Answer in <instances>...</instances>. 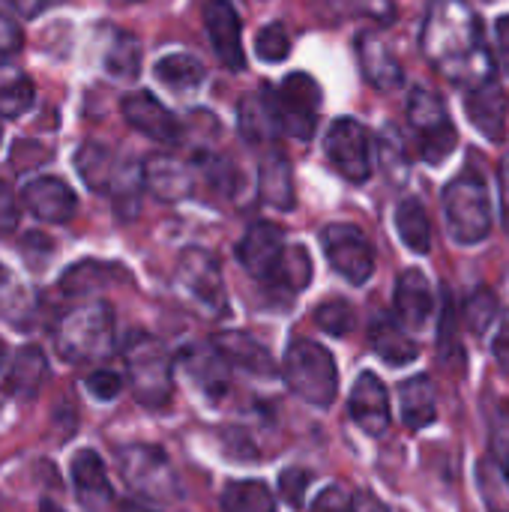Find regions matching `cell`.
Here are the masks:
<instances>
[{"mask_svg":"<svg viewBox=\"0 0 509 512\" xmlns=\"http://www.w3.org/2000/svg\"><path fill=\"white\" fill-rule=\"evenodd\" d=\"M420 48L453 84L477 87L492 81V54L480 15L465 0H435L426 12Z\"/></svg>","mask_w":509,"mask_h":512,"instance_id":"1","label":"cell"},{"mask_svg":"<svg viewBox=\"0 0 509 512\" xmlns=\"http://www.w3.org/2000/svg\"><path fill=\"white\" fill-rule=\"evenodd\" d=\"M57 354L66 363H99L114 351V312L105 300L69 309L54 327Z\"/></svg>","mask_w":509,"mask_h":512,"instance_id":"2","label":"cell"},{"mask_svg":"<svg viewBox=\"0 0 509 512\" xmlns=\"http://www.w3.org/2000/svg\"><path fill=\"white\" fill-rule=\"evenodd\" d=\"M123 363L138 405L165 411L174 396V363L165 345L147 333H132L123 345Z\"/></svg>","mask_w":509,"mask_h":512,"instance_id":"3","label":"cell"},{"mask_svg":"<svg viewBox=\"0 0 509 512\" xmlns=\"http://www.w3.org/2000/svg\"><path fill=\"white\" fill-rule=\"evenodd\" d=\"M282 378L294 396L315 408H330L339 396V369L333 354L324 345L303 336L288 345Z\"/></svg>","mask_w":509,"mask_h":512,"instance_id":"4","label":"cell"},{"mask_svg":"<svg viewBox=\"0 0 509 512\" xmlns=\"http://www.w3.org/2000/svg\"><path fill=\"white\" fill-rule=\"evenodd\" d=\"M444 219L450 237L462 246H477L492 231V201L486 180L477 171H462L444 186Z\"/></svg>","mask_w":509,"mask_h":512,"instance_id":"5","label":"cell"},{"mask_svg":"<svg viewBox=\"0 0 509 512\" xmlns=\"http://www.w3.org/2000/svg\"><path fill=\"white\" fill-rule=\"evenodd\" d=\"M117 468L123 483L153 501V504H174L180 501L183 489H180V477L171 465V459L165 456V450L153 447V444H126L117 450Z\"/></svg>","mask_w":509,"mask_h":512,"instance_id":"6","label":"cell"},{"mask_svg":"<svg viewBox=\"0 0 509 512\" xmlns=\"http://www.w3.org/2000/svg\"><path fill=\"white\" fill-rule=\"evenodd\" d=\"M75 171L78 177L99 195H111L117 204H132L138 207V189L144 186L141 165L135 168L132 162H123L114 150L105 144L87 141L75 153Z\"/></svg>","mask_w":509,"mask_h":512,"instance_id":"7","label":"cell"},{"mask_svg":"<svg viewBox=\"0 0 509 512\" xmlns=\"http://www.w3.org/2000/svg\"><path fill=\"white\" fill-rule=\"evenodd\" d=\"M408 120H411V129L417 132V150L423 162L441 165L456 153L459 132L438 93L426 87H414L408 99Z\"/></svg>","mask_w":509,"mask_h":512,"instance_id":"8","label":"cell"},{"mask_svg":"<svg viewBox=\"0 0 509 512\" xmlns=\"http://www.w3.org/2000/svg\"><path fill=\"white\" fill-rule=\"evenodd\" d=\"M177 288L204 318L228 315V291H225L222 267L213 252L201 246L183 249L177 261Z\"/></svg>","mask_w":509,"mask_h":512,"instance_id":"9","label":"cell"},{"mask_svg":"<svg viewBox=\"0 0 509 512\" xmlns=\"http://www.w3.org/2000/svg\"><path fill=\"white\" fill-rule=\"evenodd\" d=\"M324 150L330 165L348 183H366L375 171V141L363 123L354 117H339L324 138Z\"/></svg>","mask_w":509,"mask_h":512,"instance_id":"10","label":"cell"},{"mask_svg":"<svg viewBox=\"0 0 509 512\" xmlns=\"http://www.w3.org/2000/svg\"><path fill=\"white\" fill-rule=\"evenodd\" d=\"M327 264L351 285H366L375 273V249L369 237L351 222H333L321 231Z\"/></svg>","mask_w":509,"mask_h":512,"instance_id":"11","label":"cell"},{"mask_svg":"<svg viewBox=\"0 0 509 512\" xmlns=\"http://www.w3.org/2000/svg\"><path fill=\"white\" fill-rule=\"evenodd\" d=\"M273 99H276L282 132L297 141H309L318 126L321 84L309 72H291L279 84V93H273Z\"/></svg>","mask_w":509,"mask_h":512,"instance_id":"12","label":"cell"},{"mask_svg":"<svg viewBox=\"0 0 509 512\" xmlns=\"http://www.w3.org/2000/svg\"><path fill=\"white\" fill-rule=\"evenodd\" d=\"M120 111H123V120H126L135 132L147 135L150 141H159V144H168V147H174V144L183 141V123L177 120V114L168 111V108H165L153 93H147V90H135V93H129V96H123Z\"/></svg>","mask_w":509,"mask_h":512,"instance_id":"13","label":"cell"},{"mask_svg":"<svg viewBox=\"0 0 509 512\" xmlns=\"http://www.w3.org/2000/svg\"><path fill=\"white\" fill-rule=\"evenodd\" d=\"M285 231L273 222H255L249 225V231L243 234L240 246H237V261L243 264V270L258 279V282H267L276 276L279 270V261L285 255Z\"/></svg>","mask_w":509,"mask_h":512,"instance_id":"14","label":"cell"},{"mask_svg":"<svg viewBox=\"0 0 509 512\" xmlns=\"http://www.w3.org/2000/svg\"><path fill=\"white\" fill-rule=\"evenodd\" d=\"M180 369L195 384L198 393H204L210 402H219L231 387V363L219 354V348L210 345H186L180 351Z\"/></svg>","mask_w":509,"mask_h":512,"instance_id":"15","label":"cell"},{"mask_svg":"<svg viewBox=\"0 0 509 512\" xmlns=\"http://www.w3.org/2000/svg\"><path fill=\"white\" fill-rule=\"evenodd\" d=\"M141 174H144V189L165 201V204H177L183 198L192 195L195 189V171L189 162L171 156V153H153L144 159L141 165Z\"/></svg>","mask_w":509,"mask_h":512,"instance_id":"16","label":"cell"},{"mask_svg":"<svg viewBox=\"0 0 509 512\" xmlns=\"http://www.w3.org/2000/svg\"><path fill=\"white\" fill-rule=\"evenodd\" d=\"M204 24L213 42V51L219 63L231 72H240L246 66V51H243V33H240V15L234 3L228 0H210L204 6Z\"/></svg>","mask_w":509,"mask_h":512,"instance_id":"17","label":"cell"},{"mask_svg":"<svg viewBox=\"0 0 509 512\" xmlns=\"http://www.w3.org/2000/svg\"><path fill=\"white\" fill-rule=\"evenodd\" d=\"M348 411L357 429H363L372 438H381L390 429V393L375 372H363L354 381Z\"/></svg>","mask_w":509,"mask_h":512,"instance_id":"18","label":"cell"},{"mask_svg":"<svg viewBox=\"0 0 509 512\" xmlns=\"http://www.w3.org/2000/svg\"><path fill=\"white\" fill-rule=\"evenodd\" d=\"M509 99L504 87L492 78L477 87H468L465 93V114L474 123L477 132H483L492 144H501L507 135Z\"/></svg>","mask_w":509,"mask_h":512,"instance_id":"19","label":"cell"},{"mask_svg":"<svg viewBox=\"0 0 509 512\" xmlns=\"http://www.w3.org/2000/svg\"><path fill=\"white\" fill-rule=\"evenodd\" d=\"M393 306H396V321L405 330H426L429 327L432 312H435V288L423 270L411 267L399 276Z\"/></svg>","mask_w":509,"mask_h":512,"instance_id":"20","label":"cell"},{"mask_svg":"<svg viewBox=\"0 0 509 512\" xmlns=\"http://www.w3.org/2000/svg\"><path fill=\"white\" fill-rule=\"evenodd\" d=\"M21 201L36 219L51 222V225L69 222L75 216V210H78L75 192L60 177H36V180H30L24 186V192H21Z\"/></svg>","mask_w":509,"mask_h":512,"instance_id":"21","label":"cell"},{"mask_svg":"<svg viewBox=\"0 0 509 512\" xmlns=\"http://www.w3.org/2000/svg\"><path fill=\"white\" fill-rule=\"evenodd\" d=\"M72 486H75V495L81 501V507L87 512H105L114 501V492H111V483H108V474H105V462L99 459V453L93 450H81L72 456Z\"/></svg>","mask_w":509,"mask_h":512,"instance_id":"22","label":"cell"},{"mask_svg":"<svg viewBox=\"0 0 509 512\" xmlns=\"http://www.w3.org/2000/svg\"><path fill=\"white\" fill-rule=\"evenodd\" d=\"M357 54H360L363 75L372 87L387 93V90H396L405 84V69H402L396 51L378 33H363L357 39Z\"/></svg>","mask_w":509,"mask_h":512,"instance_id":"23","label":"cell"},{"mask_svg":"<svg viewBox=\"0 0 509 512\" xmlns=\"http://www.w3.org/2000/svg\"><path fill=\"white\" fill-rule=\"evenodd\" d=\"M48 381V357L39 345H24L3 372L0 390L12 399H33Z\"/></svg>","mask_w":509,"mask_h":512,"instance_id":"24","label":"cell"},{"mask_svg":"<svg viewBox=\"0 0 509 512\" xmlns=\"http://www.w3.org/2000/svg\"><path fill=\"white\" fill-rule=\"evenodd\" d=\"M237 126H240V135L249 144L273 141L276 132H282L273 90H261V93H252V96L240 99V105H237Z\"/></svg>","mask_w":509,"mask_h":512,"instance_id":"25","label":"cell"},{"mask_svg":"<svg viewBox=\"0 0 509 512\" xmlns=\"http://www.w3.org/2000/svg\"><path fill=\"white\" fill-rule=\"evenodd\" d=\"M213 345L219 348V354L231 363V369H243L249 375H273L276 366H273V357L270 351L249 333L243 330H225L213 339Z\"/></svg>","mask_w":509,"mask_h":512,"instance_id":"26","label":"cell"},{"mask_svg":"<svg viewBox=\"0 0 509 512\" xmlns=\"http://www.w3.org/2000/svg\"><path fill=\"white\" fill-rule=\"evenodd\" d=\"M369 345L390 366H408V363H414L420 357V345L408 336V330L396 318H387V315L372 321Z\"/></svg>","mask_w":509,"mask_h":512,"instance_id":"27","label":"cell"},{"mask_svg":"<svg viewBox=\"0 0 509 512\" xmlns=\"http://www.w3.org/2000/svg\"><path fill=\"white\" fill-rule=\"evenodd\" d=\"M399 408L408 429L420 432L438 420V396L429 375H414L399 384Z\"/></svg>","mask_w":509,"mask_h":512,"instance_id":"28","label":"cell"},{"mask_svg":"<svg viewBox=\"0 0 509 512\" xmlns=\"http://www.w3.org/2000/svg\"><path fill=\"white\" fill-rule=\"evenodd\" d=\"M258 192L264 198V204L276 207V210H294L297 195H294V174H291V162L282 153H270L261 162L258 171Z\"/></svg>","mask_w":509,"mask_h":512,"instance_id":"29","label":"cell"},{"mask_svg":"<svg viewBox=\"0 0 509 512\" xmlns=\"http://www.w3.org/2000/svg\"><path fill=\"white\" fill-rule=\"evenodd\" d=\"M396 231L402 237V243L417 252V255H426L432 249V222H429V213L426 207L417 201V198H405L399 201L396 207Z\"/></svg>","mask_w":509,"mask_h":512,"instance_id":"30","label":"cell"},{"mask_svg":"<svg viewBox=\"0 0 509 512\" xmlns=\"http://www.w3.org/2000/svg\"><path fill=\"white\" fill-rule=\"evenodd\" d=\"M156 81H162L168 90L174 93H189L204 81V63L192 54H165L162 60H156L153 66Z\"/></svg>","mask_w":509,"mask_h":512,"instance_id":"31","label":"cell"},{"mask_svg":"<svg viewBox=\"0 0 509 512\" xmlns=\"http://www.w3.org/2000/svg\"><path fill=\"white\" fill-rule=\"evenodd\" d=\"M114 279H120V267H111L102 261H78L63 273L60 291L69 297H87V294H96L99 288L111 285Z\"/></svg>","mask_w":509,"mask_h":512,"instance_id":"32","label":"cell"},{"mask_svg":"<svg viewBox=\"0 0 509 512\" xmlns=\"http://www.w3.org/2000/svg\"><path fill=\"white\" fill-rule=\"evenodd\" d=\"M33 102H36L33 81L21 69L0 63V120L21 117L24 111L33 108Z\"/></svg>","mask_w":509,"mask_h":512,"instance_id":"33","label":"cell"},{"mask_svg":"<svg viewBox=\"0 0 509 512\" xmlns=\"http://www.w3.org/2000/svg\"><path fill=\"white\" fill-rule=\"evenodd\" d=\"M222 512H276V498L261 480L228 483L222 492Z\"/></svg>","mask_w":509,"mask_h":512,"instance_id":"34","label":"cell"},{"mask_svg":"<svg viewBox=\"0 0 509 512\" xmlns=\"http://www.w3.org/2000/svg\"><path fill=\"white\" fill-rule=\"evenodd\" d=\"M105 72L117 81H132L141 72V45L132 33H114L105 48Z\"/></svg>","mask_w":509,"mask_h":512,"instance_id":"35","label":"cell"},{"mask_svg":"<svg viewBox=\"0 0 509 512\" xmlns=\"http://www.w3.org/2000/svg\"><path fill=\"white\" fill-rule=\"evenodd\" d=\"M309 282H312V258H309V249L300 246V243H294V246L285 249V255L279 261V270L270 279V285L297 294V291L309 288Z\"/></svg>","mask_w":509,"mask_h":512,"instance_id":"36","label":"cell"},{"mask_svg":"<svg viewBox=\"0 0 509 512\" xmlns=\"http://www.w3.org/2000/svg\"><path fill=\"white\" fill-rule=\"evenodd\" d=\"M501 303L498 294L492 288H477L468 300H465V327L474 336H486L492 330V324L498 321Z\"/></svg>","mask_w":509,"mask_h":512,"instance_id":"37","label":"cell"},{"mask_svg":"<svg viewBox=\"0 0 509 512\" xmlns=\"http://www.w3.org/2000/svg\"><path fill=\"white\" fill-rule=\"evenodd\" d=\"M438 354H441V363H444V366H450V372H462V366H465V351H462L459 321H456V309H453V303H447V309H444V315H441Z\"/></svg>","mask_w":509,"mask_h":512,"instance_id":"38","label":"cell"},{"mask_svg":"<svg viewBox=\"0 0 509 512\" xmlns=\"http://www.w3.org/2000/svg\"><path fill=\"white\" fill-rule=\"evenodd\" d=\"M312 318L330 336H348L354 330V324H357V315H354L351 303H345V300H327V303H321Z\"/></svg>","mask_w":509,"mask_h":512,"instance_id":"39","label":"cell"},{"mask_svg":"<svg viewBox=\"0 0 509 512\" xmlns=\"http://www.w3.org/2000/svg\"><path fill=\"white\" fill-rule=\"evenodd\" d=\"M255 54H258L264 63H282V60H288V54H291V39H288V33H285V24L273 21V24L261 27L258 36H255Z\"/></svg>","mask_w":509,"mask_h":512,"instance_id":"40","label":"cell"},{"mask_svg":"<svg viewBox=\"0 0 509 512\" xmlns=\"http://www.w3.org/2000/svg\"><path fill=\"white\" fill-rule=\"evenodd\" d=\"M309 483H312V471L291 465V468H285L282 477H279V492H282V498H285L291 507H303V495H306Z\"/></svg>","mask_w":509,"mask_h":512,"instance_id":"41","label":"cell"},{"mask_svg":"<svg viewBox=\"0 0 509 512\" xmlns=\"http://www.w3.org/2000/svg\"><path fill=\"white\" fill-rule=\"evenodd\" d=\"M84 387L90 390V396H93V399H99V402H111V399H117V396H120V390H123V378H120L117 372H111V369H96V372H90V375L84 378Z\"/></svg>","mask_w":509,"mask_h":512,"instance_id":"42","label":"cell"},{"mask_svg":"<svg viewBox=\"0 0 509 512\" xmlns=\"http://www.w3.org/2000/svg\"><path fill=\"white\" fill-rule=\"evenodd\" d=\"M312 512H354V498H351L342 486H327V489L315 498Z\"/></svg>","mask_w":509,"mask_h":512,"instance_id":"43","label":"cell"},{"mask_svg":"<svg viewBox=\"0 0 509 512\" xmlns=\"http://www.w3.org/2000/svg\"><path fill=\"white\" fill-rule=\"evenodd\" d=\"M24 48V30L15 18L0 12V57H12Z\"/></svg>","mask_w":509,"mask_h":512,"instance_id":"44","label":"cell"},{"mask_svg":"<svg viewBox=\"0 0 509 512\" xmlns=\"http://www.w3.org/2000/svg\"><path fill=\"white\" fill-rule=\"evenodd\" d=\"M18 201H15V195H12V189L0 180V234H9V231H15V225H18Z\"/></svg>","mask_w":509,"mask_h":512,"instance_id":"45","label":"cell"},{"mask_svg":"<svg viewBox=\"0 0 509 512\" xmlns=\"http://www.w3.org/2000/svg\"><path fill=\"white\" fill-rule=\"evenodd\" d=\"M495 36H498V45H495L498 63H501V69L509 75V15H501V18H498Z\"/></svg>","mask_w":509,"mask_h":512,"instance_id":"46","label":"cell"},{"mask_svg":"<svg viewBox=\"0 0 509 512\" xmlns=\"http://www.w3.org/2000/svg\"><path fill=\"white\" fill-rule=\"evenodd\" d=\"M21 18H36L39 12H45L48 6H54L57 0H6Z\"/></svg>","mask_w":509,"mask_h":512,"instance_id":"47","label":"cell"},{"mask_svg":"<svg viewBox=\"0 0 509 512\" xmlns=\"http://www.w3.org/2000/svg\"><path fill=\"white\" fill-rule=\"evenodd\" d=\"M354 512H390L372 492H357L354 495Z\"/></svg>","mask_w":509,"mask_h":512,"instance_id":"48","label":"cell"},{"mask_svg":"<svg viewBox=\"0 0 509 512\" xmlns=\"http://www.w3.org/2000/svg\"><path fill=\"white\" fill-rule=\"evenodd\" d=\"M501 201H504V228L509 234V153L501 162Z\"/></svg>","mask_w":509,"mask_h":512,"instance_id":"49","label":"cell"},{"mask_svg":"<svg viewBox=\"0 0 509 512\" xmlns=\"http://www.w3.org/2000/svg\"><path fill=\"white\" fill-rule=\"evenodd\" d=\"M495 357L501 360L504 369H509V330H504V333L495 339Z\"/></svg>","mask_w":509,"mask_h":512,"instance_id":"50","label":"cell"},{"mask_svg":"<svg viewBox=\"0 0 509 512\" xmlns=\"http://www.w3.org/2000/svg\"><path fill=\"white\" fill-rule=\"evenodd\" d=\"M120 512H153V510H147V507H141V504H123Z\"/></svg>","mask_w":509,"mask_h":512,"instance_id":"51","label":"cell"},{"mask_svg":"<svg viewBox=\"0 0 509 512\" xmlns=\"http://www.w3.org/2000/svg\"><path fill=\"white\" fill-rule=\"evenodd\" d=\"M39 512H63V510H60V507H54V504H42Z\"/></svg>","mask_w":509,"mask_h":512,"instance_id":"52","label":"cell"},{"mask_svg":"<svg viewBox=\"0 0 509 512\" xmlns=\"http://www.w3.org/2000/svg\"><path fill=\"white\" fill-rule=\"evenodd\" d=\"M3 360H6V345H3V339H0V366H3Z\"/></svg>","mask_w":509,"mask_h":512,"instance_id":"53","label":"cell"},{"mask_svg":"<svg viewBox=\"0 0 509 512\" xmlns=\"http://www.w3.org/2000/svg\"><path fill=\"white\" fill-rule=\"evenodd\" d=\"M492 512H509V510H495V507H492Z\"/></svg>","mask_w":509,"mask_h":512,"instance_id":"54","label":"cell"}]
</instances>
